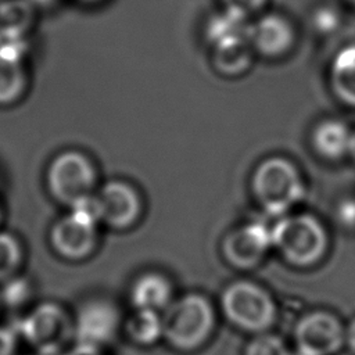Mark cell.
I'll list each match as a JSON object with an SVG mask.
<instances>
[{
    "instance_id": "obj_1",
    "label": "cell",
    "mask_w": 355,
    "mask_h": 355,
    "mask_svg": "<svg viewBox=\"0 0 355 355\" xmlns=\"http://www.w3.org/2000/svg\"><path fill=\"white\" fill-rule=\"evenodd\" d=\"M251 191L257 204L269 215L288 214L305 196V184L297 165L279 155L262 159L251 175Z\"/></svg>"
},
{
    "instance_id": "obj_2",
    "label": "cell",
    "mask_w": 355,
    "mask_h": 355,
    "mask_svg": "<svg viewBox=\"0 0 355 355\" xmlns=\"http://www.w3.org/2000/svg\"><path fill=\"white\" fill-rule=\"evenodd\" d=\"M272 244L287 263L309 268L326 255L329 234L312 214H286L272 225Z\"/></svg>"
},
{
    "instance_id": "obj_3",
    "label": "cell",
    "mask_w": 355,
    "mask_h": 355,
    "mask_svg": "<svg viewBox=\"0 0 355 355\" xmlns=\"http://www.w3.org/2000/svg\"><path fill=\"white\" fill-rule=\"evenodd\" d=\"M162 338L175 349L189 352L201 347L211 336L215 313L209 300L198 293L182 295L161 312Z\"/></svg>"
},
{
    "instance_id": "obj_4",
    "label": "cell",
    "mask_w": 355,
    "mask_h": 355,
    "mask_svg": "<svg viewBox=\"0 0 355 355\" xmlns=\"http://www.w3.org/2000/svg\"><path fill=\"white\" fill-rule=\"evenodd\" d=\"M18 331L36 354L60 355L75 340L73 316L61 304L44 301L22 316Z\"/></svg>"
},
{
    "instance_id": "obj_5",
    "label": "cell",
    "mask_w": 355,
    "mask_h": 355,
    "mask_svg": "<svg viewBox=\"0 0 355 355\" xmlns=\"http://www.w3.org/2000/svg\"><path fill=\"white\" fill-rule=\"evenodd\" d=\"M220 306L230 323L250 333H263L276 320L272 295L251 280H236L225 287Z\"/></svg>"
},
{
    "instance_id": "obj_6",
    "label": "cell",
    "mask_w": 355,
    "mask_h": 355,
    "mask_svg": "<svg viewBox=\"0 0 355 355\" xmlns=\"http://www.w3.org/2000/svg\"><path fill=\"white\" fill-rule=\"evenodd\" d=\"M96 178L93 162L76 150H67L55 155L46 173L50 194L68 207L93 194Z\"/></svg>"
},
{
    "instance_id": "obj_7",
    "label": "cell",
    "mask_w": 355,
    "mask_h": 355,
    "mask_svg": "<svg viewBox=\"0 0 355 355\" xmlns=\"http://www.w3.org/2000/svg\"><path fill=\"white\" fill-rule=\"evenodd\" d=\"M72 316L78 344L103 348L111 344L122 330L121 309L114 300L105 295L83 300Z\"/></svg>"
},
{
    "instance_id": "obj_8",
    "label": "cell",
    "mask_w": 355,
    "mask_h": 355,
    "mask_svg": "<svg viewBox=\"0 0 355 355\" xmlns=\"http://www.w3.org/2000/svg\"><path fill=\"white\" fill-rule=\"evenodd\" d=\"M344 344L345 327L330 312H309L295 324L294 345L298 355H334Z\"/></svg>"
},
{
    "instance_id": "obj_9",
    "label": "cell",
    "mask_w": 355,
    "mask_h": 355,
    "mask_svg": "<svg viewBox=\"0 0 355 355\" xmlns=\"http://www.w3.org/2000/svg\"><path fill=\"white\" fill-rule=\"evenodd\" d=\"M272 244V226L252 220L230 230L222 241L225 261L237 269H252L266 257Z\"/></svg>"
},
{
    "instance_id": "obj_10",
    "label": "cell",
    "mask_w": 355,
    "mask_h": 355,
    "mask_svg": "<svg viewBox=\"0 0 355 355\" xmlns=\"http://www.w3.org/2000/svg\"><path fill=\"white\" fill-rule=\"evenodd\" d=\"M50 244L61 258L82 261L97 245V225L69 212L51 227Z\"/></svg>"
},
{
    "instance_id": "obj_11",
    "label": "cell",
    "mask_w": 355,
    "mask_h": 355,
    "mask_svg": "<svg viewBox=\"0 0 355 355\" xmlns=\"http://www.w3.org/2000/svg\"><path fill=\"white\" fill-rule=\"evenodd\" d=\"M101 209V220L112 229L133 226L141 214V197L128 182L110 180L97 194Z\"/></svg>"
},
{
    "instance_id": "obj_12",
    "label": "cell",
    "mask_w": 355,
    "mask_h": 355,
    "mask_svg": "<svg viewBox=\"0 0 355 355\" xmlns=\"http://www.w3.org/2000/svg\"><path fill=\"white\" fill-rule=\"evenodd\" d=\"M248 39L255 53L266 58H279L293 49L295 29L287 17L266 12L251 22Z\"/></svg>"
},
{
    "instance_id": "obj_13",
    "label": "cell",
    "mask_w": 355,
    "mask_h": 355,
    "mask_svg": "<svg viewBox=\"0 0 355 355\" xmlns=\"http://www.w3.org/2000/svg\"><path fill=\"white\" fill-rule=\"evenodd\" d=\"M172 283L159 272H146L135 279L129 290L133 309L162 312L172 302Z\"/></svg>"
},
{
    "instance_id": "obj_14",
    "label": "cell",
    "mask_w": 355,
    "mask_h": 355,
    "mask_svg": "<svg viewBox=\"0 0 355 355\" xmlns=\"http://www.w3.org/2000/svg\"><path fill=\"white\" fill-rule=\"evenodd\" d=\"M352 130L336 118H327L315 125L311 133V144L318 155L327 161H336L349 154Z\"/></svg>"
},
{
    "instance_id": "obj_15",
    "label": "cell",
    "mask_w": 355,
    "mask_h": 355,
    "mask_svg": "<svg viewBox=\"0 0 355 355\" xmlns=\"http://www.w3.org/2000/svg\"><path fill=\"white\" fill-rule=\"evenodd\" d=\"M212 65L226 76H237L248 71L254 58V49L248 37L212 44Z\"/></svg>"
},
{
    "instance_id": "obj_16",
    "label": "cell",
    "mask_w": 355,
    "mask_h": 355,
    "mask_svg": "<svg viewBox=\"0 0 355 355\" xmlns=\"http://www.w3.org/2000/svg\"><path fill=\"white\" fill-rule=\"evenodd\" d=\"M329 82L334 96L345 105L355 108V44L343 47L334 55Z\"/></svg>"
},
{
    "instance_id": "obj_17",
    "label": "cell",
    "mask_w": 355,
    "mask_h": 355,
    "mask_svg": "<svg viewBox=\"0 0 355 355\" xmlns=\"http://www.w3.org/2000/svg\"><path fill=\"white\" fill-rule=\"evenodd\" d=\"M121 331L132 344L151 347L162 338V313L151 309H133L123 318Z\"/></svg>"
},
{
    "instance_id": "obj_18",
    "label": "cell",
    "mask_w": 355,
    "mask_h": 355,
    "mask_svg": "<svg viewBox=\"0 0 355 355\" xmlns=\"http://www.w3.org/2000/svg\"><path fill=\"white\" fill-rule=\"evenodd\" d=\"M250 17L234 10L223 8L208 19L205 26V37L212 46L226 40L250 37Z\"/></svg>"
},
{
    "instance_id": "obj_19",
    "label": "cell",
    "mask_w": 355,
    "mask_h": 355,
    "mask_svg": "<svg viewBox=\"0 0 355 355\" xmlns=\"http://www.w3.org/2000/svg\"><path fill=\"white\" fill-rule=\"evenodd\" d=\"M35 19V6L28 0L0 1V32L25 36Z\"/></svg>"
},
{
    "instance_id": "obj_20",
    "label": "cell",
    "mask_w": 355,
    "mask_h": 355,
    "mask_svg": "<svg viewBox=\"0 0 355 355\" xmlns=\"http://www.w3.org/2000/svg\"><path fill=\"white\" fill-rule=\"evenodd\" d=\"M26 72L22 61L0 57V105L15 103L25 92Z\"/></svg>"
},
{
    "instance_id": "obj_21",
    "label": "cell",
    "mask_w": 355,
    "mask_h": 355,
    "mask_svg": "<svg viewBox=\"0 0 355 355\" xmlns=\"http://www.w3.org/2000/svg\"><path fill=\"white\" fill-rule=\"evenodd\" d=\"M22 262V247L17 237L0 232V284L14 277Z\"/></svg>"
},
{
    "instance_id": "obj_22",
    "label": "cell",
    "mask_w": 355,
    "mask_h": 355,
    "mask_svg": "<svg viewBox=\"0 0 355 355\" xmlns=\"http://www.w3.org/2000/svg\"><path fill=\"white\" fill-rule=\"evenodd\" d=\"M31 295H32L31 283L26 279L18 277L15 275L14 277H11L10 280L1 284L0 304H4L11 309L21 308L29 301Z\"/></svg>"
},
{
    "instance_id": "obj_23",
    "label": "cell",
    "mask_w": 355,
    "mask_h": 355,
    "mask_svg": "<svg viewBox=\"0 0 355 355\" xmlns=\"http://www.w3.org/2000/svg\"><path fill=\"white\" fill-rule=\"evenodd\" d=\"M244 355H293L282 337L272 333H258L244 349Z\"/></svg>"
},
{
    "instance_id": "obj_24",
    "label": "cell",
    "mask_w": 355,
    "mask_h": 355,
    "mask_svg": "<svg viewBox=\"0 0 355 355\" xmlns=\"http://www.w3.org/2000/svg\"><path fill=\"white\" fill-rule=\"evenodd\" d=\"M26 49L28 46H26L25 36L0 32V57L22 61L26 53Z\"/></svg>"
},
{
    "instance_id": "obj_25",
    "label": "cell",
    "mask_w": 355,
    "mask_h": 355,
    "mask_svg": "<svg viewBox=\"0 0 355 355\" xmlns=\"http://www.w3.org/2000/svg\"><path fill=\"white\" fill-rule=\"evenodd\" d=\"M223 8L234 10L247 17H252L263 11L269 0H220Z\"/></svg>"
},
{
    "instance_id": "obj_26",
    "label": "cell",
    "mask_w": 355,
    "mask_h": 355,
    "mask_svg": "<svg viewBox=\"0 0 355 355\" xmlns=\"http://www.w3.org/2000/svg\"><path fill=\"white\" fill-rule=\"evenodd\" d=\"M17 344V331L10 327L0 326V355H15Z\"/></svg>"
},
{
    "instance_id": "obj_27",
    "label": "cell",
    "mask_w": 355,
    "mask_h": 355,
    "mask_svg": "<svg viewBox=\"0 0 355 355\" xmlns=\"http://www.w3.org/2000/svg\"><path fill=\"white\" fill-rule=\"evenodd\" d=\"M60 355H104V354L101 352V348L86 345V344H78L76 343L75 345L69 347L68 349H65Z\"/></svg>"
},
{
    "instance_id": "obj_28",
    "label": "cell",
    "mask_w": 355,
    "mask_h": 355,
    "mask_svg": "<svg viewBox=\"0 0 355 355\" xmlns=\"http://www.w3.org/2000/svg\"><path fill=\"white\" fill-rule=\"evenodd\" d=\"M345 344L355 354V318L345 327Z\"/></svg>"
},
{
    "instance_id": "obj_29",
    "label": "cell",
    "mask_w": 355,
    "mask_h": 355,
    "mask_svg": "<svg viewBox=\"0 0 355 355\" xmlns=\"http://www.w3.org/2000/svg\"><path fill=\"white\" fill-rule=\"evenodd\" d=\"M28 1L35 7H46V6H50V4L55 3L57 0H28Z\"/></svg>"
},
{
    "instance_id": "obj_30",
    "label": "cell",
    "mask_w": 355,
    "mask_h": 355,
    "mask_svg": "<svg viewBox=\"0 0 355 355\" xmlns=\"http://www.w3.org/2000/svg\"><path fill=\"white\" fill-rule=\"evenodd\" d=\"M348 155L355 161V129L352 130V137H351V146H349V154Z\"/></svg>"
},
{
    "instance_id": "obj_31",
    "label": "cell",
    "mask_w": 355,
    "mask_h": 355,
    "mask_svg": "<svg viewBox=\"0 0 355 355\" xmlns=\"http://www.w3.org/2000/svg\"><path fill=\"white\" fill-rule=\"evenodd\" d=\"M348 6H351L352 8H355V0H344Z\"/></svg>"
},
{
    "instance_id": "obj_32",
    "label": "cell",
    "mask_w": 355,
    "mask_h": 355,
    "mask_svg": "<svg viewBox=\"0 0 355 355\" xmlns=\"http://www.w3.org/2000/svg\"><path fill=\"white\" fill-rule=\"evenodd\" d=\"M80 1H83V3H97L100 0H80Z\"/></svg>"
},
{
    "instance_id": "obj_33",
    "label": "cell",
    "mask_w": 355,
    "mask_h": 355,
    "mask_svg": "<svg viewBox=\"0 0 355 355\" xmlns=\"http://www.w3.org/2000/svg\"><path fill=\"white\" fill-rule=\"evenodd\" d=\"M26 355H40V354H36V352H35V354H26Z\"/></svg>"
},
{
    "instance_id": "obj_34",
    "label": "cell",
    "mask_w": 355,
    "mask_h": 355,
    "mask_svg": "<svg viewBox=\"0 0 355 355\" xmlns=\"http://www.w3.org/2000/svg\"><path fill=\"white\" fill-rule=\"evenodd\" d=\"M0 219H1V209H0Z\"/></svg>"
}]
</instances>
